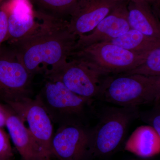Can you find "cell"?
I'll return each instance as SVG.
<instances>
[{"label": "cell", "instance_id": "16", "mask_svg": "<svg viewBox=\"0 0 160 160\" xmlns=\"http://www.w3.org/2000/svg\"><path fill=\"white\" fill-rule=\"evenodd\" d=\"M109 42L136 53H148L160 47V38L148 36L132 29H129L122 35Z\"/></svg>", "mask_w": 160, "mask_h": 160}, {"label": "cell", "instance_id": "3", "mask_svg": "<svg viewBox=\"0 0 160 160\" xmlns=\"http://www.w3.org/2000/svg\"><path fill=\"white\" fill-rule=\"evenodd\" d=\"M139 112L138 107H110L104 110L97 125L90 130L91 158L104 157L118 150Z\"/></svg>", "mask_w": 160, "mask_h": 160}, {"label": "cell", "instance_id": "14", "mask_svg": "<svg viewBox=\"0 0 160 160\" xmlns=\"http://www.w3.org/2000/svg\"><path fill=\"white\" fill-rule=\"evenodd\" d=\"M127 9L130 29L148 36L160 38V22L151 4L147 2H129Z\"/></svg>", "mask_w": 160, "mask_h": 160}, {"label": "cell", "instance_id": "26", "mask_svg": "<svg viewBox=\"0 0 160 160\" xmlns=\"http://www.w3.org/2000/svg\"><path fill=\"white\" fill-rule=\"evenodd\" d=\"M138 160V159H136V160Z\"/></svg>", "mask_w": 160, "mask_h": 160}, {"label": "cell", "instance_id": "10", "mask_svg": "<svg viewBox=\"0 0 160 160\" xmlns=\"http://www.w3.org/2000/svg\"><path fill=\"white\" fill-rule=\"evenodd\" d=\"M128 3L126 1L119 2L91 33L78 37L73 49L109 42L126 33L130 29L128 19Z\"/></svg>", "mask_w": 160, "mask_h": 160}, {"label": "cell", "instance_id": "24", "mask_svg": "<svg viewBox=\"0 0 160 160\" xmlns=\"http://www.w3.org/2000/svg\"><path fill=\"white\" fill-rule=\"evenodd\" d=\"M115 1L120 2V1H126V2H147L151 5H153L154 3V0H115Z\"/></svg>", "mask_w": 160, "mask_h": 160}, {"label": "cell", "instance_id": "2", "mask_svg": "<svg viewBox=\"0 0 160 160\" xmlns=\"http://www.w3.org/2000/svg\"><path fill=\"white\" fill-rule=\"evenodd\" d=\"M98 98L122 107L155 104L160 101V76L112 75Z\"/></svg>", "mask_w": 160, "mask_h": 160}, {"label": "cell", "instance_id": "8", "mask_svg": "<svg viewBox=\"0 0 160 160\" xmlns=\"http://www.w3.org/2000/svg\"><path fill=\"white\" fill-rule=\"evenodd\" d=\"M18 115L41 149L52 158L51 142L54 134L53 122L38 96L6 104Z\"/></svg>", "mask_w": 160, "mask_h": 160}, {"label": "cell", "instance_id": "20", "mask_svg": "<svg viewBox=\"0 0 160 160\" xmlns=\"http://www.w3.org/2000/svg\"><path fill=\"white\" fill-rule=\"evenodd\" d=\"M159 102L155 103V107L151 111L140 112L139 117L149 124L160 135V112Z\"/></svg>", "mask_w": 160, "mask_h": 160}, {"label": "cell", "instance_id": "11", "mask_svg": "<svg viewBox=\"0 0 160 160\" xmlns=\"http://www.w3.org/2000/svg\"><path fill=\"white\" fill-rule=\"evenodd\" d=\"M118 2L115 0H80L69 18V30L78 37L92 31Z\"/></svg>", "mask_w": 160, "mask_h": 160}, {"label": "cell", "instance_id": "17", "mask_svg": "<svg viewBox=\"0 0 160 160\" xmlns=\"http://www.w3.org/2000/svg\"><path fill=\"white\" fill-rule=\"evenodd\" d=\"M80 0H31L36 12L49 17L68 21Z\"/></svg>", "mask_w": 160, "mask_h": 160}, {"label": "cell", "instance_id": "1", "mask_svg": "<svg viewBox=\"0 0 160 160\" xmlns=\"http://www.w3.org/2000/svg\"><path fill=\"white\" fill-rule=\"evenodd\" d=\"M34 12L39 21L37 28L26 36L8 42L33 75L68 60L78 38L69 30V21Z\"/></svg>", "mask_w": 160, "mask_h": 160}, {"label": "cell", "instance_id": "9", "mask_svg": "<svg viewBox=\"0 0 160 160\" xmlns=\"http://www.w3.org/2000/svg\"><path fill=\"white\" fill-rule=\"evenodd\" d=\"M51 152L58 160H89L90 130L81 124L60 125L52 140Z\"/></svg>", "mask_w": 160, "mask_h": 160}, {"label": "cell", "instance_id": "15", "mask_svg": "<svg viewBox=\"0 0 160 160\" xmlns=\"http://www.w3.org/2000/svg\"><path fill=\"white\" fill-rule=\"evenodd\" d=\"M125 149L143 158L152 157L160 153V135L151 126H139L126 141Z\"/></svg>", "mask_w": 160, "mask_h": 160}, {"label": "cell", "instance_id": "5", "mask_svg": "<svg viewBox=\"0 0 160 160\" xmlns=\"http://www.w3.org/2000/svg\"><path fill=\"white\" fill-rule=\"evenodd\" d=\"M44 74L46 79L59 81L75 94L91 100L98 98L111 76L75 60L52 66Z\"/></svg>", "mask_w": 160, "mask_h": 160}, {"label": "cell", "instance_id": "19", "mask_svg": "<svg viewBox=\"0 0 160 160\" xmlns=\"http://www.w3.org/2000/svg\"><path fill=\"white\" fill-rule=\"evenodd\" d=\"M9 1L0 0V49L8 36Z\"/></svg>", "mask_w": 160, "mask_h": 160}, {"label": "cell", "instance_id": "13", "mask_svg": "<svg viewBox=\"0 0 160 160\" xmlns=\"http://www.w3.org/2000/svg\"><path fill=\"white\" fill-rule=\"evenodd\" d=\"M8 23V42L26 36L37 28L39 21L31 0L9 1Z\"/></svg>", "mask_w": 160, "mask_h": 160}, {"label": "cell", "instance_id": "7", "mask_svg": "<svg viewBox=\"0 0 160 160\" xmlns=\"http://www.w3.org/2000/svg\"><path fill=\"white\" fill-rule=\"evenodd\" d=\"M33 75L10 47L0 49V100L8 104L31 98Z\"/></svg>", "mask_w": 160, "mask_h": 160}, {"label": "cell", "instance_id": "12", "mask_svg": "<svg viewBox=\"0 0 160 160\" xmlns=\"http://www.w3.org/2000/svg\"><path fill=\"white\" fill-rule=\"evenodd\" d=\"M6 127L21 160H47L45 154L22 120L7 105H3Z\"/></svg>", "mask_w": 160, "mask_h": 160}, {"label": "cell", "instance_id": "23", "mask_svg": "<svg viewBox=\"0 0 160 160\" xmlns=\"http://www.w3.org/2000/svg\"><path fill=\"white\" fill-rule=\"evenodd\" d=\"M153 6L154 8L153 11L158 17V16H159L160 14V0H154Z\"/></svg>", "mask_w": 160, "mask_h": 160}, {"label": "cell", "instance_id": "22", "mask_svg": "<svg viewBox=\"0 0 160 160\" xmlns=\"http://www.w3.org/2000/svg\"><path fill=\"white\" fill-rule=\"evenodd\" d=\"M6 127V114L4 110V106L0 104V128Z\"/></svg>", "mask_w": 160, "mask_h": 160}, {"label": "cell", "instance_id": "25", "mask_svg": "<svg viewBox=\"0 0 160 160\" xmlns=\"http://www.w3.org/2000/svg\"><path fill=\"white\" fill-rule=\"evenodd\" d=\"M47 160H58V159H57L56 158H55L52 157L51 158L49 159H48Z\"/></svg>", "mask_w": 160, "mask_h": 160}, {"label": "cell", "instance_id": "21", "mask_svg": "<svg viewBox=\"0 0 160 160\" xmlns=\"http://www.w3.org/2000/svg\"><path fill=\"white\" fill-rule=\"evenodd\" d=\"M8 135L0 128V160H12L14 154Z\"/></svg>", "mask_w": 160, "mask_h": 160}, {"label": "cell", "instance_id": "6", "mask_svg": "<svg viewBox=\"0 0 160 160\" xmlns=\"http://www.w3.org/2000/svg\"><path fill=\"white\" fill-rule=\"evenodd\" d=\"M37 96L52 122L60 125L80 124L79 120L93 101L75 94L59 81L48 79Z\"/></svg>", "mask_w": 160, "mask_h": 160}, {"label": "cell", "instance_id": "18", "mask_svg": "<svg viewBox=\"0 0 160 160\" xmlns=\"http://www.w3.org/2000/svg\"><path fill=\"white\" fill-rule=\"evenodd\" d=\"M122 74L160 76V47L150 51L145 62L139 66Z\"/></svg>", "mask_w": 160, "mask_h": 160}, {"label": "cell", "instance_id": "4", "mask_svg": "<svg viewBox=\"0 0 160 160\" xmlns=\"http://www.w3.org/2000/svg\"><path fill=\"white\" fill-rule=\"evenodd\" d=\"M149 53H136L110 42H102L73 49L68 59L77 60L112 75L122 74L139 66Z\"/></svg>", "mask_w": 160, "mask_h": 160}]
</instances>
